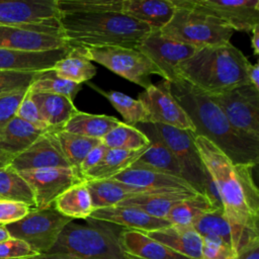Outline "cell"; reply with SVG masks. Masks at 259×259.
I'll list each match as a JSON object with an SVG mask.
<instances>
[{"mask_svg":"<svg viewBox=\"0 0 259 259\" xmlns=\"http://www.w3.org/2000/svg\"><path fill=\"white\" fill-rule=\"evenodd\" d=\"M44 131L15 116L0 130V163L8 166L20 153L33 144Z\"/></svg>","mask_w":259,"mask_h":259,"instance_id":"22","label":"cell"},{"mask_svg":"<svg viewBox=\"0 0 259 259\" xmlns=\"http://www.w3.org/2000/svg\"><path fill=\"white\" fill-rule=\"evenodd\" d=\"M38 255L25 242L10 238L0 243V259H28Z\"/></svg>","mask_w":259,"mask_h":259,"instance_id":"44","label":"cell"},{"mask_svg":"<svg viewBox=\"0 0 259 259\" xmlns=\"http://www.w3.org/2000/svg\"><path fill=\"white\" fill-rule=\"evenodd\" d=\"M107 150H108V148L102 143H100L99 145L94 147L86 155V157L83 159L82 163L80 164V166H79L80 175L83 177V175L87 171H89L91 168H93L95 165H97L100 162V160L103 158V156L105 155Z\"/></svg>","mask_w":259,"mask_h":259,"instance_id":"47","label":"cell"},{"mask_svg":"<svg viewBox=\"0 0 259 259\" xmlns=\"http://www.w3.org/2000/svg\"><path fill=\"white\" fill-rule=\"evenodd\" d=\"M31 207L23 202L0 199V226L15 223L24 218Z\"/></svg>","mask_w":259,"mask_h":259,"instance_id":"45","label":"cell"},{"mask_svg":"<svg viewBox=\"0 0 259 259\" xmlns=\"http://www.w3.org/2000/svg\"><path fill=\"white\" fill-rule=\"evenodd\" d=\"M235 249L218 238H202L201 259H236Z\"/></svg>","mask_w":259,"mask_h":259,"instance_id":"42","label":"cell"},{"mask_svg":"<svg viewBox=\"0 0 259 259\" xmlns=\"http://www.w3.org/2000/svg\"><path fill=\"white\" fill-rule=\"evenodd\" d=\"M96 91L105 96L111 105L121 114L123 123L136 126L138 123H148L147 111L139 99H134L128 95L117 91H102L91 85Z\"/></svg>","mask_w":259,"mask_h":259,"instance_id":"36","label":"cell"},{"mask_svg":"<svg viewBox=\"0 0 259 259\" xmlns=\"http://www.w3.org/2000/svg\"><path fill=\"white\" fill-rule=\"evenodd\" d=\"M148 147L149 146L136 151L108 148L100 162L87 171L83 175V179L87 181L112 178L118 173L130 168L131 165L142 156Z\"/></svg>","mask_w":259,"mask_h":259,"instance_id":"28","label":"cell"},{"mask_svg":"<svg viewBox=\"0 0 259 259\" xmlns=\"http://www.w3.org/2000/svg\"><path fill=\"white\" fill-rule=\"evenodd\" d=\"M144 105L149 123H161L192 134L195 128L190 118L170 93L165 81L152 84L139 94Z\"/></svg>","mask_w":259,"mask_h":259,"instance_id":"14","label":"cell"},{"mask_svg":"<svg viewBox=\"0 0 259 259\" xmlns=\"http://www.w3.org/2000/svg\"><path fill=\"white\" fill-rule=\"evenodd\" d=\"M55 136L71 168L76 170L78 173L79 166L86 155L101 143V140L72 134L64 130L55 131Z\"/></svg>","mask_w":259,"mask_h":259,"instance_id":"33","label":"cell"},{"mask_svg":"<svg viewBox=\"0 0 259 259\" xmlns=\"http://www.w3.org/2000/svg\"><path fill=\"white\" fill-rule=\"evenodd\" d=\"M68 47L70 46L63 34H51L26 27L0 25V49L39 52Z\"/></svg>","mask_w":259,"mask_h":259,"instance_id":"18","label":"cell"},{"mask_svg":"<svg viewBox=\"0 0 259 259\" xmlns=\"http://www.w3.org/2000/svg\"><path fill=\"white\" fill-rule=\"evenodd\" d=\"M119 242L130 259H191L140 231L123 229L120 233Z\"/></svg>","mask_w":259,"mask_h":259,"instance_id":"23","label":"cell"},{"mask_svg":"<svg viewBox=\"0 0 259 259\" xmlns=\"http://www.w3.org/2000/svg\"><path fill=\"white\" fill-rule=\"evenodd\" d=\"M152 125L160 140L175 156L181 168L183 179L198 193L203 194L208 171L194 144L193 134L161 123H152Z\"/></svg>","mask_w":259,"mask_h":259,"instance_id":"11","label":"cell"},{"mask_svg":"<svg viewBox=\"0 0 259 259\" xmlns=\"http://www.w3.org/2000/svg\"><path fill=\"white\" fill-rule=\"evenodd\" d=\"M135 127L147 136L150 145L130 168L156 171L183 179L179 163L170 149L157 136L152 123H138Z\"/></svg>","mask_w":259,"mask_h":259,"instance_id":"20","label":"cell"},{"mask_svg":"<svg viewBox=\"0 0 259 259\" xmlns=\"http://www.w3.org/2000/svg\"><path fill=\"white\" fill-rule=\"evenodd\" d=\"M215 209L205 194L196 193L177 203L169 211L166 220L171 225L192 226L200 215Z\"/></svg>","mask_w":259,"mask_h":259,"instance_id":"34","label":"cell"},{"mask_svg":"<svg viewBox=\"0 0 259 259\" xmlns=\"http://www.w3.org/2000/svg\"><path fill=\"white\" fill-rule=\"evenodd\" d=\"M86 221L87 225H66L48 253L77 259H130L119 242L123 228L90 218Z\"/></svg>","mask_w":259,"mask_h":259,"instance_id":"5","label":"cell"},{"mask_svg":"<svg viewBox=\"0 0 259 259\" xmlns=\"http://www.w3.org/2000/svg\"><path fill=\"white\" fill-rule=\"evenodd\" d=\"M38 74L0 70V97L27 90Z\"/></svg>","mask_w":259,"mask_h":259,"instance_id":"41","label":"cell"},{"mask_svg":"<svg viewBox=\"0 0 259 259\" xmlns=\"http://www.w3.org/2000/svg\"><path fill=\"white\" fill-rule=\"evenodd\" d=\"M60 23L68 45L82 49L137 48L153 30L149 25L117 12L61 13Z\"/></svg>","mask_w":259,"mask_h":259,"instance_id":"3","label":"cell"},{"mask_svg":"<svg viewBox=\"0 0 259 259\" xmlns=\"http://www.w3.org/2000/svg\"><path fill=\"white\" fill-rule=\"evenodd\" d=\"M85 183L90 192L94 209L117 205L119 202L131 196L154 194L145 188L133 186L113 178L87 180Z\"/></svg>","mask_w":259,"mask_h":259,"instance_id":"26","label":"cell"},{"mask_svg":"<svg viewBox=\"0 0 259 259\" xmlns=\"http://www.w3.org/2000/svg\"><path fill=\"white\" fill-rule=\"evenodd\" d=\"M0 199L23 202L34 208V196L31 188L18 172L8 166L0 167Z\"/></svg>","mask_w":259,"mask_h":259,"instance_id":"35","label":"cell"},{"mask_svg":"<svg viewBox=\"0 0 259 259\" xmlns=\"http://www.w3.org/2000/svg\"><path fill=\"white\" fill-rule=\"evenodd\" d=\"M91 62H96L116 75L147 89L153 83L152 75L163 78L160 69L137 48L102 47L85 49Z\"/></svg>","mask_w":259,"mask_h":259,"instance_id":"8","label":"cell"},{"mask_svg":"<svg viewBox=\"0 0 259 259\" xmlns=\"http://www.w3.org/2000/svg\"><path fill=\"white\" fill-rule=\"evenodd\" d=\"M160 31L168 38L197 49L226 45L234 33L219 19L184 6H175L172 18Z\"/></svg>","mask_w":259,"mask_h":259,"instance_id":"6","label":"cell"},{"mask_svg":"<svg viewBox=\"0 0 259 259\" xmlns=\"http://www.w3.org/2000/svg\"><path fill=\"white\" fill-rule=\"evenodd\" d=\"M137 49L149 58L162 72L163 80L178 77L177 67L191 57L197 48L164 36L160 30H152L142 38Z\"/></svg>","mask_w":259,"mask_h":259,"instance_id":"15","label":"cell"},{"mask_svg":"<svg viewBox=\"0 0 259 259\" xmlns=\"http://www.w3.org/2000/svg\"><path fill=\"white\" fill-rule=\"evenodd\" d=\"M175 6L194 8L235 30L251 31L259 25L258 0H171Z\"/></svg>","mask_w":259,"mask_h":259,"instance_id":"12","label":"cell"},{"mask_svg":"<svg viewBox=\"0 0 259 259\" xmlns=\"http://www.w3.org/2000/svg\"><path fill=\"white\" fill-rule=\"evenodd\" d=\"M8 167L16 172L45 168H71L61 150L54 130L42 134L26 150L16 156Z\"/></svg>","mask_w":259,"mask_h":259,"instance_id":"16","label":"cell"},{"mask_svg":"<svg viewBox=\"0 0 259 259\" xmlns=\"http://www.w3.org/2000/svg\"><path fill=\"white\" fill-rule=\"evenodd\" d=\"M193 137L200 158L219 189L233 247L238 252L259 239V190L253 178L254 167L234 164L208 140Z\"/></svg>","mask_w":259,"mask_h":259,"instance_id":"1","label":"cell"},{"mask_svg":"<svg viewBox=\"0 0 259 259\" xmlns=\"http://www.w3.org/2000/svg\"><path fill=\"white\" fill-rule=\"evenodd\" d=\"M10 235L4 226H0V243L10 239Z\"/></svg>","mask_w":259,"mask_h":259,"instance_id":"52","label":"cell"},{"mask_svg":"<svg viewBox=\"0 0 259 259\" xmlns=\"http://www.w3.org/2000/svg\"><path fill=\"white\" fill-rule=\"evenodd\" d=\"M73 222L54 206L31 208L21 220L4 226L11 238L25 242L37 254L48 253L66 225Z\"/></svg>","mask_w":259,"mask_h":259,"instance_id":"7","label":"cell"},{"mask_svg":"<svg viewBox=\"0 0 259 259\" xmlns=\"http://www.w3.org/2000/svg\"><path fill=\"white\" fill-rule=\"evenodd\" d=\"M250 62L231 42L203 47L177 67L178 77L203 91L214 94L248 84Z\"/></svg>","mask_w":259,"mask_h":259,"instance_id":"4","label":"cell"},{"mask_svg":"<svg viewBox=\"0 0 259 259\" xmlns=\"http://www.w3.org/2000/svg\"><path fill=\"white\" fill-rule=\"evenodd\" d=\"M113 179L141 188L154 194H195L198 193L186 180L173 175L145 169L127 168L112 177Z\"/></svg>","mask_w":259,"mask_h":259,"instance_id":"17","label":"cell"},{"mask_svg":"<svg viewBox=\"0 0 259 259\" xmlns=\"http://www.w3.org/2000/svg\"><path fill=\"white\" fill-rule=\"evenodd\" d=\"M16 116L23 119L24 121L32 124L33 126L44 130V131H50L51 128L48 126V124L42 119L39 110L35 104V102L32 100L29 91L27 90L24 98L20 102L18 109L16 111Z\"/></svg>","mask_w":259,"mask_h":259,"instance_id":"43","label":"cell"},{"mask_svg":"<svg viewBox=\"0 0 259 259\" xmlns=\"http://www.w3.org/2000/svg\"><path fill=\"white\" fill-rule=\"evenodd\" d=\"M247 77L249 83L259 90V66L258 64H249L247 68Z\"/></svg>","mask_w":259,"mask_h":259,"instance_id":"49","label":"cell"},{"mask_svg":"<svg viewBox=\"0 0 259 259\" xmlns=\"http://www.w3.org/2000/svg\"><path fill=\"white\" fill-rule=\"evenodd\" d=\"M33 192L34 208L53 206L55 200L71 186L85 181L72 168H45L18 172Z\"/></svg>","mask_w":259,"mask_h":259,"instance_id":"13","label":"cell"},{"mask_svg":"<svg viewBox=\"0 0 259 259\" xmlns=\"http://www.w3.org/2000/svg\"><path fill=\"white\" fill-rule=\"evenodd\" d=\"M121 121L114 116L77 111L64 125L63 130L72 134L101 140Z\"/></svg>","mask_w":259,"mask_h":259,"instance_id":"30","label":"cell"},{"mask_svg":"<svg viewBox=\"0 0 259 259\" xmlns=\"http://www.w3.org/2000/svg\"><path fill=\"white\" fill-rule=\"evenodd\" d=\"M57 0H0V25L63 34Z\"/></svg>","mask_w":259,"mask_h":259,"instance_id":"9","label":"cell"},{"mask_svg":"<svg viewBox=\"0 0 259 259\" xmlns=\"http://www.w3.org/2000/svg\"><path fill=\"white\" fill-rule=\"evenodd\" d=\"M60 13L76 12H117L120 13L122 0H57Z\"/></svg>","mask_w":259,"mask_h":259,"instance_id":"40","label":"cell"},{"mask_svg":"<svg viewBox=\"0 0 259 259\" xmlns=\"http://www.w3.org/2000/svg\"><path fill=\"white\" fill-rule=\"evenodd\" d=\"M252 37H251V46L253 48L254 54L259 55V25H256L252 30Z\"/></svg>","mask_w":259,"mask_h":259,"instance_id":"50","label":"cell"},{"mask_svg":"<svg viewBox=\"0 0 259 259\" xmlns=\"http://www.w3.org/2000/svg\"><path fill=\"white\" fill-rule=\"evenodd\" d=\"M101 143L109 149L136 151L150 145L147 136L135 126L127 125L122 121L102 139Z\"/></svg>","mask_w":259,"mask_h":259,"instance_id":"37","label":"cell"},{"mask_svg":"<svg viewBox=\"0 0 259 259\" xmlns=\"http://www.w3.org/2000/svg\"><path fill=\"white\" fill-rule=\"evenodd\" d=\"M0 167H5V166H3V165L0 163Z\"/></svg>","mask_w":259,"mask_h":259,"instance_id":"53","label":"cell"},{"mask_svg":"<svg viewBox=\"0 0 259 259\" xmlns=\"http://www.w3.org/2000/svg\"><path fill=\"white\" fill-rule=\"evenodd\" d=\"M175 6L171 0H122L120 13L161 30L172 18Z\"/></svg>","mask_w":259,"mask_h":259,"instance_id":"25","label":"cell"},{"mask_svg":"<svg viewBox=\"0 0 259 259\" xmlns=\"http://www.w3.org/2000/svg\"><path fill=\"white\" fill-rule=\"evenodd\" d=\"M192 227L201 238H218L233 247L231 229L223 209H215L203 213L192 224Z\"/></svg>","mask_w":259,"mask_h":259,"instance_id":"38","label":"cell"},{"mask_svg":"<svg viewBox=\"0 0 259 259\" xmlns=\"http://www.w3.org/2000/svg\"><path fill=\"white\" fill-rule=\"evenodd\" d=\"M53 206L62 214L71 219H88L94 210L90 192L85 181L75 184L63 192Z\"/></svg>","mask_w":259,"mask_h":259,"instance_id":"31","label":"cell"},{"mask_svg":"<svg viewBox=\"0 0 259 259\" xmlns=\"http://www.w3.org/2000/svg\"><path fill=\"white\" fill-rule=\"evenodd\" d=\"M236 259H259V239L241 248L237 252Z\"/></svg>","mask_w":259,"mask_h":259,"instance_id":"48","label":"cell"},{"mask_svg":"<svg viewBox=\"0 0 259 259\" xmlns=\"http://www.w3.org/2000/svg\"><path fill=\"white\" fill-rule=\"evenodd\" d=\"M229 122L241 134L259 141V90L250 83L207 94Z\"/></svg>","mask_w":259,"mask_h":259,"instance_id":"10","label":"cell"},{"mask_svg":"<svg viewBox=\"0 0 259 259\" xmlns=\"http://www.w3.org/2000/svg\"><path fill=\"white\" fill-rule=\"evenodd\" d=\"M52 71L57 77L77 84L89 81L96 74L95 66L82 48H71L67 56L55 64Z\"/></svg>","mask_w":259,"mask_h":259,"instance_id":"29","label":"cell"},{"mask_svg":"<svg viewBox=\"0 0 259 259\" xmlns=\"http://www.w3.org/2000/svg\"><path fill=\"white\" fill-rule=\"evenodd\" d=\"M192 195H194V194H192ZM192 195L180 194V193L139 194V195L131 196V197L122 200L117 205L137 207L152 217L166 220V217L169 213V211L177 203H179L181 200H183L187 197H190Z\"/></svg>","mask_w":259,"mask_h":259,"instance_id":"32","label":"cell"},{"mask_svg":"<svg viewBox=\"0 0 259 259\" xmlns=\"http://www.w3.org/2000/svg\"><path fill=\"white\" fill-rule=\"evenodd\" d=\"M170 93L184 109L194 125V136L212 143L234 164L255 167L259 162V141L247 137L232 126L223 111L208 95L180 77L164 80Z\"/></svg>","mask_w":259,"mask_h":259,"instance_id":"2","label":"cell"},{"mask_svg":"<svg viewBox=\"0 0 259 259\" xmlns=\"http://www.w3.org/2000/svg\"><path fill=\"white\" fill-rule=\"evenodd\" d=\"M145 234L186 257L201 259L202 238L192 226L170 225Z\"/></svg>","mask_w":259,"mask_h":259,"instance_id":"24","label":"cell"},{"mask_svg":"<svg viewBox=\"0 0 259 259\" xmlns=\"http://www.w3.org/2000/svg\"><path fill=\"white\" fill-rule=\"evenodd\" d=\"M82 84L73 83L65 79H61L50 70L41 72L32 82L28 90L30 92H45L59 94L68 97L74 101L76 95L81 91Z\"/></svg>","mask_w":259,"mask_h":259,"instance_id":"39","label":"cell"},{"mask_svg":"<svg viewBox=\"0 0 259 259\" xmlns=\"http://www.w3.org/2000/svg\"><path fill=\"white\" fill-rule=\"evenodd\" d=\"M28 259H77L74 257H70L67 255H62V254H50V253H45V254H38L34 257L28 258Z\"/></svg>","mask_w":259,"mask_h":259,"instance_id":"51","label":"cell"},{"mask_svg":"<svg viewBox=\"0 0 259 259\" xmlns=\"http://www.w3.org/2000/svg\"><path fill=\"white\" fill-rule=\"evenodd\" d=\"M27 90L18 91L0 97V130L16 116L18 106L24 98Z\"/></svg>","mask_w":259,"mask_h":259,"instance_id":"46","label":"cell"},{"mask_svg":"<svg viewBox=\"0 0 259 259\" xmlns=\"http://www.w3.org/2000/svg\"><path fill=\"white\" fill-rule=\"evenodd\" d=\"M70 50L71 47L39 52L0 49V70L25 73L50 71Z\"/></svg>","mask_w":259,"mask_h":259,"instance_id":"19","label":"cell"},{"mask_svg":"<svg viewBox=\"0 0 259 259\" xmlns=\"http://www.w3.org/2000/svg\"><path fill=\"white\" fill-rule=\"evenodd\" d=\"M90 219L107 222L126 230L148 233L160 230L171 224L165 219L152 217L145 211L133 206L113 205L97 208L92 211Z\"/></svg>","mask_w":259,"mask_h":259,"instance_id":"21","label":"cell"},{"mask_svg":"<svg viewBox=\"0 0 259 259\" xmlns=\"http://www.w3.org/2000/svg\"><path fill=\"white\" fill-rule=\"evenodd\" d=\"M29 93L42 119L51 130H63L67 121L78 111L74 102L66 96L45 92L29 91Z\"/></svg>","mask_w":259,"mask_h":259,"instance_id":"27","label":"cell"}]
</instances>
